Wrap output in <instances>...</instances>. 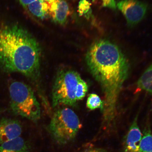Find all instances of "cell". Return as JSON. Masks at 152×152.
Instances as JSON below:
<instances>
[{"label": "cell", "instance_id": "obj_9", "mask_svg": "<svg viewBox=\"0 0 152 152\" xmlns=\"http://www.w3.org/2000/svg\"><path fill=\"white\" fill-rule=\"evenodd\" d=\"M21 124L16 120L3 118L0 121V145L20 137Z\"/></svg>", "mask_w": 152, "mask_h": 152}, {"label": "cell", "instance_id": "obj_3", "mask_svg": "<svg viewBox=\"0 0 152 152\" xmlns=\"http://www.w3.org/2000/svg\"><path fill=\"white\" fill-rule=\"evenodd\" d=\"M10 107L15 115L37 121L41 116L39 104L31 88L22 82L15 81L9 85Z\"/></svg>", "mask_w": 152, "mask_h": 152}, {"label": "cell", "instance_id": "obj_6", "mask_svg": "<svg viewBox=\"0 0 152 152\" xmlns=\"http://www.w3.org/2000/svg\"><path fill=\"white\" fill-rule=\"evenodd\" d=\"M117 7L124 15L130 26L136 25L143 20L147 13V4L138 0H121Z\"/></svg>", "mask_w": 152, "mask_h": 152}, {"label": "cell", "instance_id": "obj_11", "mask_svg": "<svg viewBox=\"0 0 152 152\" xmlns=\"http://www.w3.org/2000/svg\"><path fill=\"white\" fill-rule=\"evenodd\" d=\"M26 9L33 16L41 19H44L48 14L47 3L44 0H36Z\"/></svg>", "mask_w": 152, "mask_h": 152}, {"label": "cell", "instance_id": "obj_15", "mask_svg": "<svg viewBox=\"0 0 152 152\" xmlns=\"http://www.w3.org/2000/svg\"><path fill=\"white\" fill-rule=\"evenodd\" d=\"M88 90V86L87 83L81 79L78 83L76 89L75 96L77 101L84 98Z\"/></svg>", "mask_w": 152, "mask_h": 152}, {"label": "cell", "instance_id": "obj_19", "mask_svg": "<svg viewBox=\"0 0 152 152\" xmlns=\"http://www.w3.org/2000/svg\"><path fill=\"white\" fill-rule=\"evenodd\" d=\"M35 1L36 0H18L20 4L25 9L28 5Z\"/></svg>", "mask_w": 152, "mask_h": 152}, {"label": "cell", "instance_id": "obj_8", "mask_svg": "<svg viewBox=\"0 0 152 152\" xmlns=\"http://www.w3.org/2000/svg\"><path fill=\"white\" fill-rule=\"evenodd\" d=\"M46 1L48 15H50L56 23L65 24L71 14L69 5L67 2L65 0H49Z\"/></svg>", "mask_w": 152, "mask_h": 152}, {"label": "cell", "instance_id": "obj_4", "mask_svg": "<svg viewBox=\"0 0 152 152\" xmlns=\"http://www.w3.org/2000/svg\"><path fill=\"white\" fill-rule=\"evenodd\" d=\"M76 114L69 108H63L55 112L48 127L51 137L59 145H64L75 139L81 128Z\"/></svg>", "mask_w": 152, "mask_h": 152}, {"label": "cell", "instance_id": "obj_18", "mask_svg": "<svg viewBox=\"0 0 152 152\" xmlns=\"http://www.w3.org/2000/svg\"><path fill=\"white\" fill-rule=\"evenodd\" d=\"M80 152H108L106 150L98 148H88Z\"/></svg>", "mask_w": 152, "mask_h": 152}, {"label": "cell", "instance_id": "obj_14", "mask_svg": "<svg viewBox=\"0 0 152 152\" xmlns=\"http://www.w3.org/2000/svg\"><path fill=\"white\" fill-rule=\"evenodd\" d=\"M86 105L90 110L100 109L102 111L104 107V102L102 101L98 95L92 94L89 95L87 99Z\"/></svg>", "mask_w": 152, "mask_h": 152}, {"label": "cell", "instance_id": "obj_16", "mask_svg": "<svg viewBox=\"0 0 152 152\" xmlns=\"http://www.w3.org/2000/svg\"><path fill=\"white\" fill-rule=\"evenodd\" d=\"M79 6V12L82 15L86 14L90 9V3L87 0H81Z\"/></svg>", "mask_w": 152, "mask_h": 152}, {"label": "cell", "instance_id": "obj_7", "mask_svg": "<svg viewBox=\"0 0 152 152\" xmlns=\"http://www.w3.org/2000/svg\"><path fill=\"white\" fill-rule=\"evenodd\" d=\"M142 133L138 124V116L135 118L123 138L122 152H141L140 142Z\"/></svg>", "mask_w": 152, "mask_h": 152}, {"label": "cell", "instance_id": "obj_10", "mask_svg": "<svg viewBox=\"0 0 152 152\" xmlns=\"http://www.w3.org/2000/svg\"><path fill=\"white\" fill-rule=\"evenodd\" d=\"M30 146L20 137L0 145V152H30Z\"/></svg>", "mask_w": 152, "mask_h": 152}, {"label": "cell", "instance_id": "obj_1", "mask_svg": "<svg viewBox=\"0 0 152 152\" xmlns=\"http://www.w3.org/2000/svg\"><path fill=\"white\" fill-rule=\"evenodd\" d=\"M86 60L91 74L99 83L104 96L102 131L105 133L113 132L115 130L119 94L129 75L128 60L115 43L101 39L91 45Z\"/></svg>", "mask_w": 152, "mask_h": 152}, {"label": "cell", "instance_id": "obj_13", "mask_svg": "<svg viewBox=\"0 0 152 152\" xmlns=\"http://www.w3.org/2000/svg\"><path fill=\"white\" fill-rule=\"evenodd\" d=\"M140 142L141 152H152V132L149 124L146 125Z\"/></svg>", "mask_w": 152, "mask_h": 152}, {"label": "cell", "instance_id": "obj_17", "mask_svg": "<svg viewBox=\"0 0 152 152\" xmlns=\"http://www.w3.org/2000/svg\"><path fill=\"white\" fill-rule=\"evenodd\" d=\"M98 0H92L93 2H95ZM102 1V6L104 7H107L110 9L115 10L117 8L115 0H100Z\"/></svg>", "mask_w": 152, "mask_h": 152}, {"label": "cell", "instance_id": "obj_5", "mask_svg": "<svg viewBox=\"0 0 152 152\" xmlns=\"http://www.w3.org/2000/svg\"><path fill=\"white\" fill-rule=\"evenodd\" d=\"M81 79L79 73L72 70H64L58 72L52 90L53 107L63 104L73 106L77 104L76 89Z\"/></svg>", "mask_w": 152, "mask_h": 152}, {"label": "cell", "instance_id": "obj_12", "mask_svg": "<svg viewBox=\"0 0 152 152\" xmlns=\"http://www.w3.org/2000/svg\"><path fill=\"white\" fill-rule=\"evenodd\" d=\"M138 87L152 96V64L144 72L137 82Z\"/></svg>", "mask_w": 152, "mask_h": 152}, {"label": "cell", "instance_id": "obj_2", "mask_svg": "<svg viewBox=\"0 0 152 152\" xmlns=\"http://www.w3.org/2000/svg\"><path fill=\"white\" fill-rule=\"evenodd\" d=\"M41 53L37 40L25 28L18 25L0 26V65L6 72L37 78Z\"/></svg>", "mask_w": 152, "mask_h": 152}]
</instances>
